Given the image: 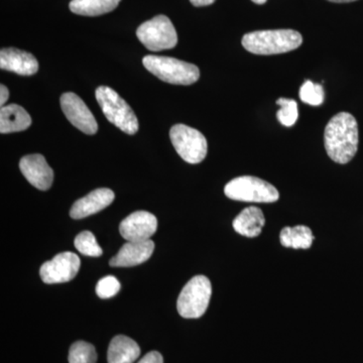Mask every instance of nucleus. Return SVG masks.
Listing matches in <instances>:
<instances>
[{
    "label": "nucleus",
    "instance_id": "1",
    "mask_svg": "<svg viewBox=\"0 0 363 363\" xmlns=\"http://www.w3.org/2000/svg\"><path fill=\"white\" fill-rule=\"evenodd\" d=\"M358 140L357 119L348 112H340L332 117L325 128V149L332 161L338 164H347L354 157Z\"/></svg>",
    "mask_w": 363,
    "mask_h": 363
},
{
    "label": "nucleus",
    "instance_id": "2",
    "mask_svg": "<svg viewBox=\"0 0 363 363\" xmlns=\"http://www.w3.org/2000/svg\"><path fill=\"white\" fill-rule=\"evenodd\" d=\"M241 43L252 54L269 56L298 49L302 45L303 37L294 30H257L243 35Z\"/></svg>",
    "mask_w": 363,
    "mask_h": 363
},
{
    "label": "nucleus",
    "instance_id": "3",
    "mask_svg": "<svg viewBox=\"0 0 363 363\" xmlns=\"http://www.w3.org/2000/svg\"><path fill=\"white\" fill-rule=\"evenodd\" d=\"M143 64L147 71L169 84H194L200 78L197 66L169 57L149 55L143 59Z\"/></svg>",
    "mask_w": 363,
    "mask_h": 363
},
{
    "label": "nucleus",
    "instance_id": "4",
    "mask_svg": "<svg viewBox=\"0 0 363 363\" xmlns=\"http://www.w3.org/2000/svg\"><path fill=\"white\" fill-rule=\"evenodd\" d=\"M95 97L109 123L128 135H133L138 133V117L116 91L106 86H100L95 91Z\"/></svg>",
    "mask_w": 363,
    "mask_h": 363
},
{
    "label": "nucleus",
    "instance_id": "5",
    "mask_svg": "<svg viewBox=\"0 0 363 363\" xmlns=\"http://www.w3.org/2000/svg\"><path fill=\"white\" fill-rule=\"evenodd\" d=\"M229 199L250 203H274L278 201L279 191L272 184L252 176L233 179L224 188Z\"/></svg>",
    "mask_w": 363,
    "mask_h": 363
},
{
    "label": "nucleus",
    "instance_id": "6",
    "mask_svg": "<svg viewBox=\"0 0 363 363\" xmlns=\"http://www.w3.org/2000/svg\"><path fill=\"white\" fill-rule=\"evenodd\" d=\"M212 286L205 276H196L184 286L177 302L179 314L186 319H197L207 311Z\"/></svg>",
    "mask_w": 363,
    "mask_h": 363
},
{
    "label": "nucleus",
    "instance_id": "7",
    "mask_svg": "<svg viewBox=\"0 0 363 363\" xmlns=\"http://www.w3.org/2000/svg\"><path fill=\"white\" fill-rule=\"evenodd\" d=\"M136 37L147 50L152 52L173 49L178 44L175 26L166 16H157L143 23L138 26Z\"/></svg>",
    "mask_w": 363,
    "mask_h": 363
},
{
    "label": "nucleus",
    "instance_id": "8",
    "mask_svg": "<svg viewBox=\"0 0 363 363\" xmlns=\"http://www.w3.org/2000/svg\"><path fill=\"white\" fill-rule=\"evenodd\" d=\"M169 138L179 156L189 164H199L206 157L207 140L199 130L176 124L169 131Z\"/></svg>",
    "mask_w": 363,
    "mask_h": 363
},
{
    "label": "nucleus",
    "instance_id": "9",
    "mask_svg": "<svg viewBox=\"0 0 363 363\" xmlns=\"http://www.w3.org/2000/svg\"><path fill=\"white\" fill-rule=\"evenodd\" d=\"M80 264V259L75 253H59L54 259L40 267V279L49 285L67 283L77 276Z\"/></svg>",
    "mask_w": 363,
    "mask_h": 363
},
{
    "label": "nucleus",
    "instance_id": "10",
    "mask_svg": "<svg viewBox=\"0 0 363 363\" xmlns=\"http://www.w3.org/2000/svg\"><path fill=\"white\" fill-rule=\"evenodd\" d=\"M62 111L76 128L86 135H95L98 124L85 102L74 93H64L60 99Z\"/></svg>",
    "mask_w": 363,
    "mask_h": 363
},
{
    "label": "nucleus",
    "instance_id": "11",
    "mask_svg": "<svg viewBox=\"0 0 363 363\" xmlns=\"http://www.w3.org/2000/svg\"><path fill=\"white\" fill-rule=\"evenodd\" d=\"M157 229V217L147 211L133 212L119 225V233L128 241L150 240Z\"/></svg>",
    "mask_w": 363,
    "mask_h": 363
},
{
    "label": "nucleus",
    "instance_id": "12",
    "mask_svg": "<svg viewBox=\"0 0 363 363\" xmlns=\"http://www.w3.org/2000/svg\"><path fill=\"white\" fill-rule=\"evenodd\" d=\"M20 169L26 180L40 191L51 188L54 181V172L42 155H28L20 162Z\"/></svg>",
    "mask_w": 363,
    "mask_h": 363
},
{
    "label": "nucleus",
    "instance_id": "13",
    "mask_svg": "<svg viewBox=\"0 0 363 363\" xmlns=\"http://www.w3.org/2000/svg\"><path fill=\"white\" fill-rule=\"evenodd\" d=\"M155 243L152 240L128 241L119 250L109 264L113 267H130L138 266L152 257Z\"/></svg>",
    "mask_w": 363,
    "mask_h": 363
},
{
    "label": "nucleus",
    "instance_id": "14",
    "mask_svg": "<svg viewBox=\"0 0 363 363\" xmlns=\"http://www.w3.org/2000/svg\"><path fill=\"white\" fill-rule=\"evenodd\" d=\"M114 197L116 195L111 189H96L74 203L71 208L70 216L73 219H82L98 213L108 207L113 202Z\"/></svg>",
    "mask_w": 363,
    "mask_h": 363
},
{
    "label": "nucleus",
    "instance_id": "15",
    "mask_svg": "<svg viewBox=\"0 0 363 363\" xmlns=\"http://www.w3.org/2000/svg\"><path fill=\"white\" fill-rule=\"evenodd\" d=\"M0 68L23 76H32L39 71V63L30 52L16 48L0 51Z\"/></svg>",
    "mask_w": 363,
    "mask_h": 363
},
{
    "label": "nucleus",
    "instance_id": "16",
    "mask_svg": "<svg viewBox=\"0 0 363 363\" xmlns=\"http://www.w3.org/2000/svg\"><path fill=\"white\" fill-rule=\"evenodd\" d=\"M266 224L264 215L259 208L250 206L245 208L233 220V228L240 235L245 238H257L262 233Z\"/></svg>",
    "mask_w": 363,
    "mask_h": 363
},
{
    "label": "nucleus",
    "instance_id": "17",
    "mask_svg": "<svg viewBox=\"0 0 363 363\" xmlns=\"http://www.w3.org/2000/svg\"><path fill=\"white\" fill-rule=\"evenodd\" d=\"M32 118L25 108L18 104H9L0 111V133H11L28 130Z\"/></svg>",
    "mask_w": 363,
    "mask_h": 363
},
{
    "label": "nucleus",
    "instance_id": "18",
    "mask_svg": "<svg viewBox=\"0 0 363 363\" xmlns=\"http://www.w3.org/2000/svg\"><path fill=\"white\" fill-rule=\"evenodd\" d=\"M140 355V346L133 339L118 335L109 344L107 360L108 363H133Z\"/></svg>",
    "mask_w": 363,
    "mask_h": 363
},
{
    "label": "nucleus",
    "instance_id": "19",
    "mask_svg": "<svg viewBox=\"0 0 363 363\" xmlns=\"http://www.w3.org/2000/svg\"><path fill=\"white\" fill-rule=\"evenodd\" d=\"M314 238L311 229L305 225L285 227L279 234L281 245L295 250H308L312 247Z\"/></svg>",
    "mask_w": 363,
    "mask_h": 363
},
{
    "label": "nucleus",
    "instance_id": "20",
    "mask_svg": "<svg viewBox=\"0 0 363 363\" xmlns=\"http://www.w3.org/2000/svg\"><path fill=\"white\" fill-rule=\"evenodd\" d=\"M121 0H72V13L85 16H98L111 13L118 6Z\"/></svg>",
    "mask_w": 363,
    "mask_h": 363
},
{
    "label": "nucleus",
    "instance_id": "21",
    "mask_svg": "<svg viewBox=\"0 0 363 363\" xmlns=\"http://www.w3.org/2000/svg\"><path fill=\"white\" fill-rule=\"evenodd\" d=\"M69 363H96L97 353L92 344L77 341L69 351Z\"/></svg>",
    "mask_w": 363,
    "mask_h": 363
},
{
    "label": "nucleus",
    "instance_id": "22",
    "mask_svg": "<svg viewBox=\"0 0 363 363\" xmlns=\"http://www.w3.org/2000/svg\"><path fill=\"white\" fill-rule=\"evenodd\" d=\"M74 245L78 252L86 257H101L104 253L102 248L97 243L94 234L90 231H83V233H79L76 236Z\"/></svg>",
    "mask_w": 363,
    "mask_h": 363
},
{
    "label": "nucleus",
    "instance_id": "23",
    "mask_svg": "<svg viewBox=\"0 0 363 363\" xmlns=\"http://www.w3.org/2000/svg\"><path fill=\"white\" fill-rule=\"evenodd\" d=\"M277 104L281 106L278 111V119L279 123L286 128H291L297 123L298 116V104L295 100L288 99V98H279L277 100Z\"/></svg>",
    "mask_w": 363,
    "mask_h": 363
},
{
    "label": "nucleus",
    "instance_id": "24",
    "mask_svg": "<svg viewBox=\"0 0 363 363\" xmlns=\"http://www.w3.org/2000/svg\"><path fill=\"white\" fill-rule=\"evenodd\" d=\"M300 98L305 104L312 106H319L324 102L325 93L323 87L320 84L306 81L300 89Z\"/></svg>",
    "mask_w": 363,
    "mask_h": 363
},
{
    "label": "nucleus",
    "instance_id": "25",
    "mask_svg": "<svg viewBox=\"0 0 363 363\" xmlns=\"http://www.w3.org/2000/svg\"><path fill=\"white\" fill-rule=\"evenodd\" d=\"M121 290V283L113 276H107L100 279L96 286V294L101 298L114 297Z\"/></svg>",
    "mask_w": 363,
    "mask_h": 363
},
{
    "label": "nucleus",
    "instance_id": "26",
    "mask_svg": "<svg viewBox=\"0 0 363 363\" xmlns=\"http://www.w3.org/2000/svg\"><path fill=\"white\" fill-rule=\"evenodd\" d=\"M138 363H164V359H162L161 353L157 351H152L145 354Z\"/></svg>",
    "mask_w": 363,
    "mask_h": 363
},
{
    "label": "nucleus",
    "instance_id": "27",
    "mask_svg": "<svg viewBox=\"0 0 363 363\" xmlns=\"http://www.w3.org/2000/svg\"><path fill=\"white\" fill-rule=\"evenodd\" d=\"M9 97V91L7 89L6 86L1 85L0 86V105L1 107L4 106V104H6L7 99Z\"/></svg>",
    "mask_w": 363,
    "mask_h": 363
},
{
    "label": "nucleus",
    "instance_id": "28",
    "mask_svg": "<svg viewBox=\"0 0 363 363\" xmlns=\"http://www.w3.org/2000/svg\"><path fill=\"white\" fill-rule=\"evenodd\" d=\"M191 4L194 6H207L214 4L215 0H190Z\"/></svg>",
    "mask_w": 363,
    "mask_h": 363
},
{
    "label": "nucleus",
    "instance_id": "29",
    "mask_svg": "<svg viewBox=\"0 0 363 363\" xmlns=\"http://www.w3.org/2000/svg\"><path fill=\"white\" fill-rule=\"evenodd\" d=\"M328 1L336 2V4H347V2L357 1V0H328Z\"/></svg>",
    "mask_w": 363,
    "mask_h": 363
},
{
    "label": "nucleus",
    "instance_id": "30",
    "mask_svg": "<svg viewBox=\"0 0 363 363\" xmlns=\"http://www.w3.org/2000/svg\"><path fill=\"white\" fill-rule=\"evenodd\" d=\"M252 1L257 4H266L267 0H252Z\"/></svg>",
    "mask_w": 363,
    "mask_h": 363
}]
</instances>
